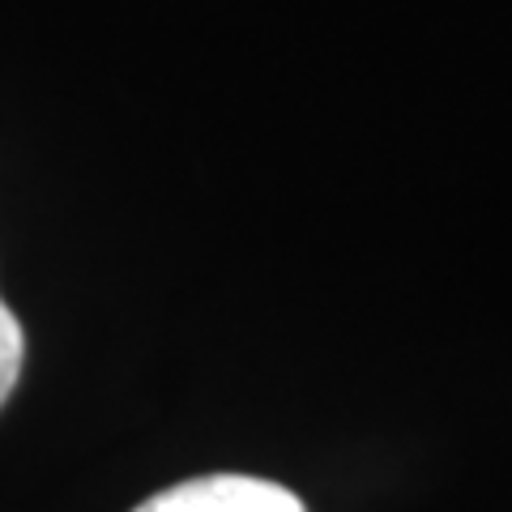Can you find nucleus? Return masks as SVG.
<instances>
[{
    "instance_id": "2",
    "label": "nucleus",
    "mask_w": 512,
    "mask_h": 512,
    "mask_svg": "<svg viewBox=\"0 0 512 512\" xmlns=\"http://www.w3.org/2000/svg\"><path fill=\"white\" fill-rule=\"evenodd\" d=\"M22 359H26L22 325H18V316L9 312V303L0 299V406L9 402L13 384H18V376H22Z\"/></svg>"
},
{
    "instance_id": "1",
    "label": "nucleus",
    "mask_w": 512,
    "mask_h": 512,
    "mask_svg": "<svg viewBox=\"0 0 512 512\" xmlns=\"http://www.w3.org/2000/svg\"><path fill=\"white\" fill-rule=\"evenodd\" d=\"M133 512H303L299 495L248 474H210L150 495Z\"/></svg>"
}]
</instances>
